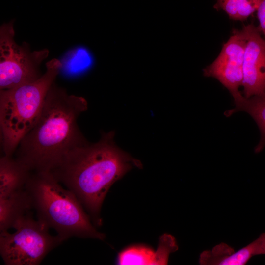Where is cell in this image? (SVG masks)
<instances>
[{
  "label": "cell",
  "instance_id": "cell-1",
  "mask_svg": "<svg viewBox=\"0 0 265 265\" xmlns=\"http://www.w3.org/2000/svg\"><path fill=\"white\" fill-rule=\"evenodd\" d=\"M114 132L102 133L100 140L68 151L51 171L80 201L95 226H100V211L112 185L141 162L119 148Z\"/></svg>",
  "mask_w": 265,
  "mask_h": 265
},
{
  "label": "cell",
  "instance_id": "cell-2",
  "mask_svg": "<svg viewBox=\"0 0 265 265\" xmlns=\"http://www.w3.org/2000/svg\"><path fill=\"white\" fill-rule=\"evenodd\" d=\"M87 108L84 98L68 94L53 83L38 119L20 141L14 158L31 172L52 171L68 151L88 142L77 124Z\"/></svg>",
  "mask_w": 265,
  "mask_h": 265
},
{
  "label": "cell",
  "instance_id": "cell-3",
  "mask_svg": "<svg viewBox=\"0 0 265 265\" xmlns=\"http://www.w3.org/2000/svg\"><path fill=\"white\" fill-rule=\"evenodd\" d=\"M25 189L37 219L55 230L64 240L72 237L105 239L77 197L64 189L51 171L31 172Z\"/></svg>",
  "mask_w": 265,
  "mask_h": 265
},
{
  "label": "cell",
  "instance_id": "cell-4",
  "mask_svg": "<svg viewBox=\"0 0 265 265\" xmlns=\"http://www.w3.org/2000/svg\"><path fill=\"white\" fill-rule=\"evenodd\" d=\"M53 58L34 81L0 90V141L4 155L13 156L20 141L33 127L42 110L47 94L62 68Z\"/></svg>",
  "mask_w": 265,
  "mask_h": 265
},
{
  "label": "cell",
  "instance_id": "cell-5",
  "mask_svg": "<svg viewBox=\"0 0 265 265\" xmlns=\"http://www.w3.org/2000/svg\"><path fill=\"white\" fill-rule=\"evenodd\" d=\"M14 233L0 232V254L6 265H37L47 254L64 241L53 236L49 228L29 213L14 224Z\"/></svg>",
  "mask_w": 265,
  "mask_h": 265
},
{
  "label": "cell",
  "instance_id": "cell-6",
  "mask_svg": "<svg viewBox=\"0 0 265 265\" xmlns=\"http://www.w3.org/2000/svg\"><path fill=\"white\" fill-rule=\"evenodd\" d=\"M14 22L0 28V90L11 89L38 80L42 62L49 54L47 49L31 51L29 45L16 43Z\"/></svg>",
  "mask_w": 265,
  "mask_h": 265
},
{
  "label": "cell",
  "instance_id": "cell-7",
  "mask_svg": "<svg viewBox=\"0 0 265 265\" xmlns=\"http://www.w3.org/2000/svg\"><path fill=\"white\" fill-rule=\"evenodd\" d=\"M247 34L244 26L234 30L223 45L217 58L203 70L205 77L216 79L228 90L233 97L241 93L243 64Z\"/></svg>",
  "mask_w": 265,
  "mask_h": 265
},
{
  "label": "cell",
  "instance_id": "cell-8",
  "mask_svg": "<svg viewBox=\"0 0 265 265\" xmlns=\"http://www.w3.org/2000/svg\"><path fill=\"white\" fill-rule=\"evenodd\" d=\"M247 41L243 64V95L245 98L265 91V39L257 26H244Z\"/></svg>",
  "mask_w": 265,
  "mask_h": 265
},
{
  "label": "cell",
  "instance_id": "cell-9",
  "mask_svg": "<svg viewBox=\"0 0 265 265\" xmlns=\"http://www.w3.org/2000/svg\"><path fill=\"white\" fill-rule=\"evenodd\" d=\"M260 255H265V233L237 251L225 243L216 245L211 250L204 251L200 254L199 263L203 265H244L253 256Z\"/></svg>",
  "mask_w": 265,
  "mask_h": 265
},
{
  "label": "cell",
  "instance_id": "cell-10",
  "mask_svg": "<svg viewBox=\"0 0 265 265\" xmlns=\"http://www.w3.org/2000/svg\"><path fill=\"white\" fill-rule=\"evenodd\" d=\"M31 173L13 156L3 155L0 159V198L25 188Z\"/></svg>",
  "mask_w": 265,
  "mask_h": 265
},
{
  "label": "cell",
  "instance_id": "cell-11",
  "mask_svg": "<svg viewBox=\"0 0 265 265\" xmlns=\"http://www.w3.org/2000/svg\"><path fill=\"white\" fill-rule=\"evenodd\" d=\"M32 208L29 195L25 188L0 198V232L13 228Z\"/></svg>",
  "mask_w": 265,
  "mask_h": 265
},
{
  "label": "cell",
  "instance_id": "cell-12",
  "mask_svg": "<svg viewBox=\"0 0 265 265\" xmlns=\"http://www.w3.org/2000/svg\"><path fill=\"white\" fill-rule=\"evenodd\" d=\"M233 98L235 107L224 114L229 117L237 112L244 111L252 117L260 132L259 142L255 148V152L260 153L265 146V91L249 98H245L240 93Z\"/></svg>",
  "mask_w": 265,
  "mask_h": 265
},
{
  "label": "cell",
  "instance_id": "cell-13",
  "mask_svg": "<svg viewBox=\"0 0 265 265\" xmlns=\"http://www.w3.org/2000/svg\"><path fill=\"white\" fill-rule=\"evenodd\" d=\"M214 7L225 11L234 20H246L257 11L260 2L257 0H216Z\"/></svg>",
  "mask_w": 265,
  "mask_h": 265
},
{
  "label": "cell",
  "instance_id": "cell-14",
  "mask_svg": "<svg viewBox=\"0 0 265 265\" xmlns=\"http://www.w3.org/2000/svg\"><path fill=\"white\" fill-rule=\"evenodd\" d=\"M118 265H157L156 251L145 245L129 247L119 253Z\"/></svg>",
  "mask_w": 265,
  "mask_h": 265
},
{
  "label": "cell",
  "instance_id": "cell-15",
  "mask_svg": "<svg viewBox=\"0 0 265 265\" xmlns=\"http://www.w3.org/2000/svg\"><path fill=\"white\" fill-rule=\"evenodd\" d=\"M178 249L175 238L164 234L161 236L156 251L157 265H167L169 255Z\"/></svg>",
  "mask_w": 265,
  "mask_h": 265
},
{
  "label": "cell",
  "instance_id": "cell-16",
  "mask_svg": "<svg viewBox=\"0 0 265 265\" xmlns=\"http://www.w3.org/2000/svg\"><path fill=\"white\" fill-rule=\"evenodd\" d=\"M259 31L265 38V0H261L257 9Z\"/></svg>",
  "mask_w": 265,
  "mask_h": 265
},
{
  "label": "cell",
  "instance_id": "cell-17",
  "mask_svg": "<svg viewBox=\"0 0 265 265\" xmlns=\"http://www.w3.org/2000/svg\"><path fill=\"white\" fill-rule=\"evenodd\" d=\"M258 0V1H261V0Z\"/></svg>",
  "mask_w": 265,
  "mask_h": 265
}]
</instances>
